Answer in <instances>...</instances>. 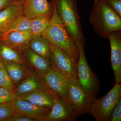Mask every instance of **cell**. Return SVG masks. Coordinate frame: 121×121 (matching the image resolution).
<instances>
[{"label": "cell", "mask_w": 121, "mask_h": 121, "mask_svg": "<svg viewBox=\"0 0 121 121\" xmlns=\"http://www.w3.org/2000/svg\"><path fill=\"white\" fill-rule=\"evenodd\" d=\"M89 20L101 38L107 39L112 33L121 31V17L104 0H94Z\"/></svg>", "instance_id": "1"}, {"label": "cell", "mask_w": 121, "mask_h": 121, "mask_svg": "<svg viewBox=\"0 0 121 121\" xmlns=\"http://www.w3.org/2000/svg\"><path fill=\"white\" fill-rule=\"evenodd\" d=\"M50 22L41 34L50 42L58 46L70 56L75 64L79 58L78 47L75 42L63 25L54 5Z\"/></svg>", "instance_id": "2"}, {"label": "cell", "mask_w": 121, "mask_h": 121, "mask_svg": "<svg viewBox=\"0 0 121 121\" xmlns=\"http://www.w3.org/2000/svg\"><path fill=\"white\" fill-rule=\"evenodd\" d=\"M63 25L75 43H84L77 0H52Z\"/></svg>", "instance_id": "3"}, {"label": "cell", "mask_w": 121, "mask_h": 121, "mask_svg": "<svg viewBox=\"0 0 121 121\" xmlns=\"http://www.w3.org/2000/svg\"><path fill=\"white\" fill-rule=\"evenodd\" d=\"M121 99V84L114 86L104 97L94 98L87 114L92 115L97 121H107L113 110Z\"/></svg>", "instance_id": "4"}, {"label": "cell", "mask_w": 121, "mask_h": 121, "mask_svg": "<svg viewBox=\"0 0 121 121\" xmlns=\"http://www.w3.org/2000/svg\"><path fill=\"white\" fill-rule=\"evenodd\" d=\"M78 47L79 58L75 65L77 77L83 90L94 97H95L99 90V79L91 70L84 54L83 43H75Z\"/></svg>", "instance_id": "5"}, {"label": "cell", "mask_w": 121, "mask_h": 121, "mask_svg": "<svg viewBox=\"0 0 121 121\" xmlns=\"http://www.w3.org/2000/svg\"><path fill=\"white\" fill-rule=\"evenodd\" d=\"M68 99L75 109L78 117L87 114L94 97L86 93L78 78L68 79Z\"/></svg>", "instance_id": "6"}, {"label": "cell", "mask_w": 121, "mask_h": 121, "mask_svg": "<svg viewBox=\"0 0 121 121\" xmlns=\"http://www.w3.org/2000/svg\"><path fill=\"white\" fill-rule=\"evenodd\" d=\"M52 60L56 69L67 79L78 78L75 64L66 52L56 45L50 43Z\"/></svg>", "instance_id": "7"}, {"label": "cell", "mask_w": 121, "mask_h": 121, "mask_svg": "<svg viewBox=\"0 0 121 121\" xmlns=\"http://www.w3.org/2000/svg\"><path fill=\"white\" fill-rule=\"evenodd\" d=\"M78 117L69 100L57 98L53 106L45 118V121H74Z\"/></svg>", "instance_id": "8"}, {"label": "cell", "mask_w": 121, "mask_h": 121, "mask_svg": "<svg viewBox=\"0 0 121 121\" xmlns=\"http://www.w3.org/2000/svg\"><path fill=\"white\" fill-rule=\"evenodd\" d=\"M51 63V69L43 78L44 80L58 97L69 100L67 79L56 69L52 61Z\"/></svg>", "instance_id": "9"}, {"label": "cell", "mask_w": 121, "mask_h": 121, "mask_svg": "<svg viewBox=\"0 0 121 121\" xmlns=\"http://www.w3.org/2000/svg\"><path fill=\"white\" fill-rule=\"evenodd\" d=\"M111 51V66L114 73L115 83L121 82V31L114 32L108 35Z\"/></svg>", "instance_id": "10"}, {"label": "cell", "mask_w": 121, "mask_h": 121, "mask_svg": "<svg viewBox=\"0 0 121 121\" xmlns=\"http://www.w3.org/2000/svg\"><path fill=\"white\" fill-rule=\"evenodd\" d=\"M25 78L16 89L15 93L18 97L35 91L46 90L52 91L47 86L43 78L37 72L28 71Z\"/></svg>", "instance_id": "11"}, {"label": "cell", "mask_w": 121, "mask_h": 121, "mask_svg": "<svg viewBox=\"0 0 121 121\" xmlns=\"http://www.w3.org/2000/svg\"><path fill=\"white\" fill-rule=\"evenodd\" d=\"M13 102L16 112L28 116L36 121H44L45 117L51 109V108L36 105L19 97Z\"/></svg>", "instance_id": "12"}, {"label": "cell", "mask_w": 121, "mask_h": 121, "mask_svg": "<svg viewBox=\"0 0 121 121\" xmlns=\"http://www.w3.org/2000/svg\"><path fill=\"white\" fill-rule=\"evenodd\" d=\"M53 7L47 0H24L23 15L29 19L41 16L52 17Z\"/></svg>", "instance_id": "13"}, {"label": "cell", "mask_w": 121, "mask_h": 121, "mask_svg": "<svg viewBox=\"0 0 121 121\" xmlns=\"http://www.w3.org/2000/svg\"><path fill=\"white\" fill-rule=\"evenodd\" d=\"M33 37L30 31H17L0 37V42L21 52L24 48L29 47Z\"/></svg>", "instance_id": "14"}, {"label": "cell", "mask_w": 121, "mask_h": 121, "mask_svg": "<svg viewBox=\"0 0 121 121\" xmlns=\"http://www.w3.org/2000/svg\"><path fill=\"white\" fill-rule=\"evenodd\" d=\"M24 1H13L0 12V36L11 24L23 15Z\"/></svg>", "instance_id": "15"}, {"label": "cell", "mask_w": 121, "mask_h": 121, "mask_svg": "<svg viewBox=\"0 0 121 121\" xmlns=\"http://www.w3.org/2000/svg\"><path fill=\"white\" fill-rule=\"evenodd\" d=\"M21 52L25 59L35 69L37 73L42 78L51 69L50 61L33 51L29 47L24 48Z\"/></svg>", "instance_id": "16"}, {"label": "cell", "mask_w": 121, "mask_h": 121, "mask_svg": "<svg viewBox=\"0 0 121 121\" xmlns=\"http://www.w3.org/2000/svg\"><path fill=\"white\" fill-rule=\"evenodd\" d=\"M33 104L42 107L52 108L55 99L58 98L51 91H35L25 94L19 97Z\"/></svg>", "instance_id": "17"}, {"label": "cell", "mask_w": 121, "mask_h": 121, "mask_svg": "<svg viewBox=\"0 0 121 121\" xmlns=\"http://www.w3.org/2000/svg\"><path fill=\"white\" fill-rule=\"evenodd\" d=\"M29 47L50 62L52 60L50 42L42 35H33L29 44Z\"/></svg>", "instance_id": "18"}, {"label": "cell", "mask_w": 121, "mask_h": 121, "mask_svg": "<svg viewBox=\"0 0 121 121\" xmlns=\"http://www.w3.org/2000/svg\"><path fill=\"white\" fill-rule=\"evenodd\" d=\"M0 59L14 84L21 82L27 74L28 71L25 65Z\"/></svg>", "instance_id": "19"}, {"label": "cell", "mask_w": 121, "mask_h": 121, "mask_svg": "<svg viewBox=\"0 0 121 121\" xmlns=\"http://www.w3.org/2000/svg\"><path fill=\"white\" fill-rule=\"evenodd\" d=\"M0 58L3 60L25 65L22 54L14 48L0 42Z\"/></svg>", "instance_id": "20"}, {"label": "cell", "mask_w": 121, "mask_h": 121, "mask_svg": "<svg viewBox=\"0 0 121 121\" xmlns=\"http://www.w3.org/2000/svg\"><path fill=\"white\" fill-rule=\"evenodd\" d=\"M52 17L41 16L30 19V30L34 36L41 35L50 21Z\"/></svg>", "instance_id": "21"}, {"label": "cell", "mask_w": 121, "mask_h": 121, "mask_svg": "<svg viewBox=\"0 0 121 121\" xmlns=\"http://www.w3.org/2000/svg\"><path fill=\"white\" fill-rule=\"evenodd\" d=\"M30 19L23 15L11 24L0 37L12 32L30 31Z\"/></svg>", "instance_id": "22"}, {"label": "cell", "mask_w": 121, "mask_h": 121, "mask_svg": "<svg viewBox=\"0 0 121 121\" xmlns=\"http://www.w3.org/2000/svg\"><path fill=\"white\" fill-rule=\"evenodd\" d=\"M0 86L15 93V84L2 63L0 68Z\"/></svg>", "instance_id": "23"}, {"label": "cell", "mask_w": 121, "mask_h": 121, "mask_svg": "<svg viewBox=\"0 0 121 121\" xmlns=\"http://www.w3.org/2000/svg\"><path fill=\"white\" fill-rule=\"evenodd\" d=\"M16 112L13 102L0 103V121H8Z\"/></svg>", "instance_id": "24"}, {"label": "cell", "mask_w": 121, "mask_h": 121, "mask_svg": "<svg viewBox=\"0 0 121 121\" xmlns=\"http://www.w3.org/2000/svg\"><path fill=\"white\" fill-rule=\"evenodd\" d=\"M17 98L15 92L0 86V103L12 102Z\"/></svg>", "instance_id": "25"}, {"label": "cell", "mask_w": 121, "mask_h": 121, "mask_svg": "<svg viewBox=\"0 0 121 121\" xmlns=\"http://www.w3.org/2000/svg\"><path fill=\"white\" fill-rule=\"evenodd\" d=\"M121 121V99H119L107 121Z\"/></svg>", "instance_id": "26"}, {"label": "cell", "mask_w": 121, "mask_h": 121, "mask_svg": "<svg viewBox=\"0 0 121 121\" xmlns=\"http://www.w3.org/2000/svg\"><path fill=\"white\" fill-rule=\"evenodd\" d=\"M114 11L121 17V0H104Z\"/></svg>", "instance_id": "27"}, {"label": "cell", "mask_w": 121, "mask_h": 121, "mask_svg": "<svg viewBox=\"0 0 121 121\" xmlns=\"http://www.w3.org/2000/svg\"><path fill=\"white\" fill-rule=\"evenodd\" d=\"M9 121H37L35 119L25 115L16 112L9 119Z\"/></svg>", "instance_id": "28"}, {"label": "cell", "mask_w": 121, "mask_h": 121, "mask_svg": "<svg viewBox=\"0 0 121 121\" xmlns=\"http://www.w3.org/2000/svg\"><path fill=\"white\" fill-rule=\"evenodd\" d=\"M13 2L12 0H0V12L6 8Z\"/></svg>", "instance_id": "29"}, {"label": "cell", "mask_w": 121, "mask_h": 121, "mask_svg": "<svg viewBox=\"0 0 121 121\" xmlns=\"http://www.w3.org/2000/svg\"><path fill=\"white\" fill-rule=\"evenodd\" d=\"M13 1H19L22 0H12Z\"/></svg>", "instance_id": "30"}, {"label": "cell", "mask_w": 121, "mask_h": 121, "mask_svg": "<svg viewBox=\"0 0 121 121\" xmlns=\"http://www.w3.org/2000/svg\"><path fill=\"white\" fill-rule=\"evenodd\" d=\"M1 64H2V63H1V62L0 59V68L1 66Z\"/></svg>", "instance_id": "31"}]
</instances>
